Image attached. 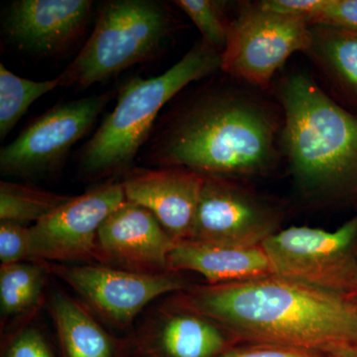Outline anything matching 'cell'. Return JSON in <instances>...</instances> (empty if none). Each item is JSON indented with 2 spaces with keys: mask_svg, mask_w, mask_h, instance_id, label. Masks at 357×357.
<instances>
[{
  "mask_svg": "<svg viewBox=\"0 0 357 357\" xmlns=\"http://www.w3.org/2000/svg\"><path fill=\"white\" fill-rule=\"evenodd\" d=\"M62 86L59 77L35 82L13 74L0 64V138L4 139L15 128L33 102Z\"/></svg>",
  "mask_w": 357,
  "mask_h": 357,
  "instance_id": "cell-20",
  "label": "cell"
},
{
  "mask_svg": "<svg viewBox=\"0 0 357 357\" xmlns=\"http://www.w3.org/2000/svg\"><path fill=\"white\" fill-rule=\"evenodd\" d=\"M51 312L65 357H115L114 338L70 296L56 293Z\"/></svg>",
  "mask_w": 357,
  "mask_h": 357,
  "instance_id": "cell-17",
  "label": "cell"
},
{
  "mask_svg": "<svg viewBox=\"0 0 357 357\" xmlns=\"http://www.w3.org/2000/svg\"><path fill=\"white\" fill-rule=\"evenodd\" d=\"M172 28V15L161 2H103L88 41L59 75L61 84L86 89L151 60L163 48Z\"/></svg>",
  "mask_w": 357,
  "mask_h": 357,
  "instance_id": "cell-5",
  "label": "cell"
},
{
  "mask_svg": "<svg viewBox=\"0 0 357 357\" xmlns=\"http://www.w3.org/2000/svg\"><path fill=\"white\" fill-rule=\"evenodd\" d=\"M357 218L335 230L291 227L262 243L274 275L335 292L354 294Z\"/></svg>",
  "mask_w": 357,
  "mask_h": 357,
  "instance_id": "cell-6",
  "label": "cell"
},
{
  "mask_svg": "<svg viewBox=\"0 0 357 357\" xmlns=\"http://www.w3.org/2000/svg\"><path fill=\"white\" fill-rule=\"evenodd\" d=\"M169 272L201 274L210 285L274 275L262 245L243 248L202 241H178L168 258Z\"/></svg>",
  "mask_w": 357,
  "mask_h": 357,
  "instance_id": "cell-15",
  "label": "cell"
},
{
  "mask_svg": "<svg viewBox=\"0 0 357 357\" xmlns=\"http://www.w3.org/2000/svg\"><path fill=\"white\" fill-rule=\"evenodd\" d=\"M276 123L262 105L225 88L206 89L160 119L147 158L204 176L255 175L277 157Z\"/></svg>",
  "mask_w": 357,
  "mask_h": 357,
  "instance_id": "cell-2",
  "label": "cell"
},
{
  "mask_svg": "<svg viewBox=\"0 0 357 357\" xmlns=\"http://www.w3.org/2000/svg\"><path fill=\"white\" fill-rule=\"evenodd\" d=\"M4 357H54L48 342L36 328H23L14 335Z\"/></svg>",
  "mask_w": 357,
  "mask_h": 357,
  "instance_id": "cell-25",
  "label": "cell"
},
{
  "mask_svg": "<svg viewBox=\"0 0 357 357\" xmlns=\"http://www.w3.org/2000/svg\"><path fill=\"white\" fill-rule=\"evenodd\" d=\"M218 357H328L303 349L272 344H244L231 347Z\"/></svg>",
  "mask_w": 357,
  "mask_h": 357,
  "instance_id": "cell-27",
  "label": "cell"
},
{
  "mask_svg": "<svg viewBox=\"0 0 357 357\" xmlns=\"http://www.w3.org/2000/svg\"><path fill=\"white\" fill-rule=\"evenodd\" d=\"M229 333L183 305L154 326L146 344L151 357H218L231 349Z\"/></svg>",
  "mask_w": 357,
  "mask_h": 357,
  "instance_id": "cell-16",
  "label": "cell"
},
{
  "mask_svg": "<svg viewBox=\"0 0 357 357\" xmlns=\"http://www.w3.org/2000/svg\"><path fill=\"white\" fill-rule=\"evenodd\" d=\"M44 265L18 262L0 268V307L3 317L22 314L38 303L43 290Z\"/></svg>",
  "mask_w": 357,
  "mask_h": 357,
  "instance_id": "cell-21",
  "label": "cell"
},
{
  "mask_svg": "<svg viewBox=\"0 0 357 357\" xmlns=\"http://www.w3.org/2000/svg\"><path fill=\"white\" fill-rule=\"evenodd\" d=\"M204 175L183 167L137 169L122 182L126 201L149 211L176 241H189Z\"/></svg>",
  "mask_w": 357,
  "mask_h": 357,
  "instance_id": "cell-13",
  "label": "cell"
},
{
  "mask_svg": "<svg viewBox=\"0 0 357 357\" xmlns=\"http://www.w3.org/2000/svg\"><path fill=\"white\" fill-rule=\"evenodd\" d=\"M73 197L44 191L20 183H0V220L24 225L39 222Z\"/></svg>",
  "mask_w": 357,
  "mask_h": 357,
  "instance_id": "cell-19",
  "label": "cell"
},
{
  "mask_svg": "<svg viewBox=\"0 0 357 357\" xmlns=\"http://www.w3.org/2000/svg\"><path fill=\"white\" fill-rule=\"evenodd\" d=\"M220 68L222 54L202 39L163 74L126 82L114 109L79 153L81 173L89 178H102L129 170L167 103L190 84Z\"/></svg>",
  "mask_w": 357,
  "mask_h": 357,
  "instance_id": "cell-4",
  "label": "cell"
},
{
  "mask_svg": "<svg viewBox=\"0 0 357 357\" xmlns=\"http://www.w3.org/2000/svg\"><path fill=\"white\" fill-rule=\"evenodd\" d=\"M335 26L357 32V0H326L314 24Z\"/></svg>",
  "mask_w": 357,
  "mask_h": 357,
  "instance_id": "cell-26",
  "label": "cell"
},
{
  "mask_svg": "<svg viewBox=\"0 0 357 357\" xmlns=\"http://www.w3.org/2000/svg\"><path fill=\"white\" fill-rule=\"evenodd\" d=\"M328 357H357V351L351 352V354H340V356H333Z\"/></svg>",
  "mask_w": 357,
  "mask_h": 357,
  "instance_id": "cell-29",
  "label": "cell"
},
{
  "mask_svg": "<svg viewBox=\"0 0 357 357\" xmlns=\"http://www.w3.org/2000/svg\"><path fill=\"white\" fill-rule=\"evenodd\" d=\"M177 241L146 208L126 202L103 222L98 236V258L122 269L163 273Z\"/></svg>",
  "mask_w": 357,
  "mask_h": 357,
  "instance_id": "cell-14",
  "label": "cell"
},
{
  "mask_svg": "<svg viewBox=\"0 0 357 357\" xmlns=\"http://www.w3.org/2000/svg\"><path fill=\"white\" fill-rule=\"evenodd\" d=\"M280 100L284 149L301 191L318 199L356 191L357 116L302 72L284 79Z\"/></svg>",
  "mask_w": 357,
  "mask_h": 357,
  "instance_id": "cell-3",
  "label": "cell"
},
{
  "mask_svg": "<svg viewBox=\"0 0 357 357\" xmlns=\"http://www.w3.org/2000/svg\"><path fill=\"white\" fill-rule=\"evenodd\" d=\"M126 202L122 183H107L73 197L30 227L31 258L54 261L98 258V231Z\"/></svg>",
  "mask_w": 357,
  "mask_h": 357,
  "instance_id": "cell-9",
  "label": "cell"
},
{
  "mask_svg": "<svg viewBox=\"0 0 357 357\" xmlns=\"http://www.w3.org/2000/svg\"><path fill=\"white\" fill-rule=\"evenodd\" d=\"M184 306L245 344H272L326 356L357 351V296L277 275L188 291Z\"/></svg>",
  "mask_w": 357,
  "mask_h": 357,
  "instance_id": "cell-1",
  "label": "cell"
},
{
  "mask_svg": "<svg viewBox=\"0 0 357 357\" xmlns=\"http://www.w3.org/2000/svg\"><path fill=\"white\" fill-rule=\"evenodd\" d=\"M112 93L59 103L30 122L0 151L6 176L30 177L53 172L64 163L73 146L93 128Z\"/></svg>",
  "mask_w": 357,
  "mask_h": 357,
  "instance_id": "cell-8",
  "label": "cell"
},
{
  "mask_svg": "<svg viewBox=\"0 0 357 357\" xmlns=\"http://www.w3.org/2000/svg\"><path fill=\"white\" fill-rule=\"evenodd\" d=\"M175 3L198 27L203 40L222 54L227 45L229 27L223 18L222 2L213 0H178Z\"/></svg>",
  "mask_w": 357,
  "mask_h": 357,
  "instance_id": "cell-22",
  "label": "cell"
},
{
  "mask_svg": "<svg viewBox=\"0 0 357 357\" xmlns=\"http://www.w3.org/2000/svg\"><path fill=\"white\" fill-rule=\"evenodd\" d=\"M273 208L223 177L204 176L189 241L251 246L278 231Z\"/></svg>",
  "mask_w": 357,
  "mask_h": 357,
  "instance_id": "cell-11",
  "label": "cell"
},
{
  "mask_svg": "<svg viewBox=\"0 0 357 357\" xmlns=\"http://www.w3.org/2000/svg\"><path fill=\"white\" fill-rule=\"evenodd\" d=\"M31 258L30 227L15 222L0 223V261L1 265L22 262Z\"/></svg>",
  "mask_w": 357,
  "mask_h": 357,
  "instance_id": "cell-23",
  "label": "cell"
},
{
  "mask_svg": "<svg viewBox=\"0 0 357 357\" xmlns=\"http://www.w3.org/2000/svg\"><path fill=\"white\" fill-rule=\"evenodd\" d=\"M89 306L115 325L126 326L150 302L184 289L171 273H143L109 266L48 265Z\"/></svg>",
  "mask_w": 357,
  "mask_h": 357,
  "instance_id": "cell-10",
  "label": "cell"
},
{
  "mask_svg": "<svg viewBox=\"0 0 357 357\" xmlns=\"http://www.w3.org/2000/svg\"><path fill=\"white\" fill-rule=\"evenodd\" d=\"M311 50L321 64L357 93V32L311 25Z\"/></svg>",
  "mask_w": 357,
  "mask_h": 357,
  "instance_id": "cell-18",
  "label": "cell"
},
{
  "mask_svg": "<svg viewBox=\"0 0 357 357\" xmlns=\"http://www.w3.org/2000/svg\"><path fill=\"white\" fill-rule=\"evenodd\" d=\"M326 0H264L262 8L287 17L297 18L314 24L323 13Z\"/></svg>",
  "mask_w": 357,
  "mask_h": 357,
  "instance_id": "cell-24",
  "label": "cell"
},
{
  "mask_svg": "<svg viewBox=\"0 0 357 357\" xmlns=\"http://www.w3.org/2000/svg\"><path fill=\"white\" fill-rule=\"evenodd\" d=\"M312 41L307 21L271 13L259 3L248 4L229 23L220 69L266 88L294 53L311 50Z\"/></svg>",
  "mask_w": 357,
  "mask_h": 357,
  "instance_id": "cell-7",
  "label": "cell"
},
{
  "mask_svg": "<svg viewBox=\"0 0 357 357\" xmlns=\"http://www.w3.org/2000/svg\"><path fill=\"white\" fill-rule=\"evenodd\" d=\"M93 6L91 0H16L7 7L2 27L20 50L51 56L83 34Z\"/></svg>",
  "mask_w": 357,
  "mask_h": 357,
  "instance_id": "cell-12",
  "label": "cell"
},
{
  "mask_svg": "<svg viewBox=\"0 0 357 357\" xmlns=\"http://www.w3.org/2000/svg\"><path fill=\"white\" fill-rule=\"evenodd\" d=\"M354 294L357 296V261L356 270H354Z\"/></svg>",
  "mask_w": 357,
  "mask_h": 357,
  "instance_id": "cell-28",
  "label": "cell"
}]
</instances>
